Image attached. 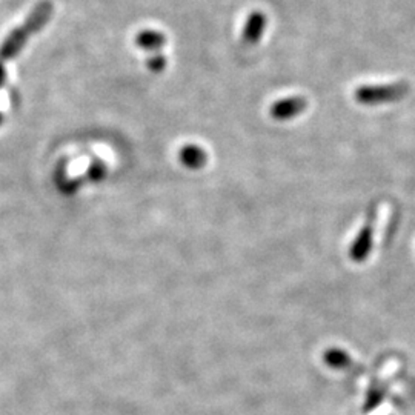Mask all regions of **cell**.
Here are the masks:
<instances>
[{"label": "cell", "instance_id": "1", "mask_svg": "<svg viewBox=\"0 0 415 415\" xmlns=\"http://www.w3.org/2000/svg\"><path fill=\"white\" fill-rule=\"evenodd\" d=\"M53 14V4L51 2H41L26 17V21L17 26L16 30L9 33L4 43L0 45V62L5 63L6 60H13L17 58V54L23 50L28 39L33 37L36 33H39L42 28L48 23Z\"/></svg>", "mask_w": 415, "mask_h": 415}, {"label": "cell", "instance_id": "2", "mask_svg": "<svg viewBox=\"0 0 415 415\" xmlns=\"http://www.w3.org/2000/svg\"><path fill=\"white\" fill-rule=\"evenodd\" d=\"M406 83L394 85H366V87L355 90V100L363 105H377L383 102H394L406 96Z\"/></svg>", "mask_w": 415, "mask_h": 415}, {"label": "cell", "instance_id": "3", "mask_svg": "<svg viewBox=\"0 0 415 415\" xmlns=\"http://www.w3.org/2000/svg\"><path fill=\"white\" fill-rule=\"evenodd\" d=\"M306 100L303 97H288L276 102L271 107V116L276 120H291L306 109Z\"/></svg>", "mask_w": 415, "mask_h": 415}, {"label": "cell", "instance_id": "4", "mask_svg": "<svg viewBox=\"0 0 415 415\" xmlns=\"http://www.w3.org/2000/svg\"><path fill=\"white\" fill-rule=\"evenodd\" d=\"M266 26V16L260 11H254L249 14L247 23L243 28V41L247 43H256L260 41Z\"/></svg>", "mask_w": 415, "mask_h": 415}, {"label": "cell", "instance_id": "5", "mask_svg": "<svg viewBox=\"0 0 415 415\" xmlns=\"http://www.w3.org/2000/svg\"><path fill=\"white\" fill-rule=\"evenodd\" d=\"M180 162L190 169H200L206 165V153L195 145H186L180 151Z\"/></svg>", "mask_w": 415, "mask_h": 415}, {"label": "cell", "instance_id": "6", "mask_svg": "<svg viewBox=\"0 0 415 415\" xmlns=\"http://www.w3.org/2000/svg\"><path fill=\"white\" fill-rule=\"evenodd\" d=\"M136 45L141 50H146V51H157L165 46L166 43V37L162 33H157V31H149L145 30L141 31L136 36L134 39Z\"/></svg>", "mask_w": 415, "mask_h": 415}, {"label": "cell", "instance_id": "7", "mask_svg": "<svg viewBox=\"0 0 415 415\" xmlns=\"http://www.w3.org/2000/svg\"><path fill=\"white\" fill-rule=\"evenodd\" d=\"M371 248V228L370 226H365V230L358 234V237L355 239L352 248H351V257L357 262L365 260L367 254H370Z\"/></svg>", "mask_w": 415, "mask_h": 415}, {"label": "cell", "instance_id": "8", "mask_svg": "<svg viewBox=\"0 0 415 415\" xmlns=\"http://www.w3.org/2000/svg\"><path fill=\"white\" fill-rule=\"evenodd\" d=\"M325 362L328 366L334 367V370H343L351 362V358L342 349H329L325 354Z\"/></svg>", "mask_w": 415, "mask_h": 415}, {"label": "cell", "instance_id": "9", "mask_svg": "<svg viewBox=\"0 0 415 415\" xmlns=\"http://www.w3.org/2000/svg\"><path fill=\"white\" fill-rule=\"evenodd\" d=\"M165 67H166V59L163 58V55H160V54L153 55V58H151V59L148 60V68H149L151 71H153V72H160V71H163Z\"/></svg>", "mask_w": 415, "mask_h": 415}, {"label": "cell", "instance_id": "10", "mask_svg": "<svg viewBox=\"0 0 415 415\" xmlns=\"http://www.w3.org/2000/svg\"><path fill=\"white\" fill-rule=\"evenodd\" d=\"M103 174H105V166L103 165H94V168L90 171V176L94 178V180H99Z\"/></svg>", "mask_w": 415, "mask_h": 415}, {"label": "cell", "instance_id": "11", "mask_svg": "<svg viewBox=\"0 0 415 415\" xmlns=\"http://www.w3.org/2000/svg\"><path fill=\"white\" fill-rule=\"evenodd\" d=\"M5 77H6V72H5V65L0 62V87H2L4 82H5Z\"/></svg>", "mask_w": 415, "mask_h": 415}, {"label": "cell", "instance_id": "12", "mask_svg": "<svg viewBox=\"0 0 415 415\" xmlns=\"http://www.w3.org/2000/svg\"><path fill=\"white\" fill-rule=\"evenodd\" d=\"M0 122H2V114H0Z\"/></svg>", "mask_w": 415, "mask_h": 415}]
</instances>
